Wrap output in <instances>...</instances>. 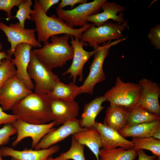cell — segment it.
Masks as SVG:
<instances>
[{"label":"cell","instance_id":"277c9868","mask_svg":"<svg viewBox=\"0 0 160 160\" xmlns=\"http://www.w3.org/2000/svg\"><path fill=\"white\" fill-rule=\"evenodd\" d=\"M126 39V38H124L113 42L109 41L102 44L101 46L97 45L93 48L96 49L94 58L90 66L88 76L82 85L80 86V94L85 93L92 95L95 85L105 79L103 65L111 47Z\"/></svg>","mask_w":160,"mask_h":160},{"label":"cell","instance_id":"6da1fadb","mask_svg":"<svg viewBox=\"0 0 160 160\" xmlns=\"http://www.w3.org/2000/svg\"><path fill=\"white\" fill-rule=\"evenodd\" d=\"M51 99L48 94L33 92L17 102L11 110L17 119L34 124L53 121Z\"/></svg>","mask_w":160,"mask_h":160},{"label":"cell","instance_id":"3957f363","mask_svg":"<svg viewBox=\"0 0 160 160\" xmlns=\"http://www.w3.org/2000/svg\"><path fill=\"white\" fill-rule=\"evenodd\" d=\"M70 37L71 36L66 34L52 36L51 42H46L41 48L33 49L32 51L38 58L50 68L62 67L73 58V49L68 43Z\"/></svg>","mask_w":160,"mask_h":160},{"label":"cell","instance_id":"7402d4cb","mask_svg":"<svg viewBox=\"0 0 160 160\" xmlns=\"http://www.w3.org/2000/svg\"><path fill=\"white\" fill-rule=\"evenodd\" d=\"M106 101L103 96H98L85 104L81 118L80 119L81 127L88 128L93 126L96 117L105 108L102 105Z\"/></svg>","mask_w":160,"mask_h":160},{"label":"cell","instance_id":"ab89813d","mask_svg":"<svg viewBox=\"0 0 160 160\" xmlns=\"http://www.w3.org/2000/svg\"><path fill=\"white\" fill-rule=\"evenodd\" d=\"M47 160H62L61 159L59 156H58L56 158H53L51 156H49L48 158L47 159Z\"/></svg>","mask_w":160,"mask_h":160},{"label":"cell","instance_id":"8d00e7d4","mask_svg":"<svg viewBox=\"0 0 160 160\" xmlns=\"http://www.w3.org/2000/svg\"><path fill=\"white\" fill-rule=\"evenodd\" d=\"M137 152L138 160H155L156 158L154 155L150 156L146 154L143 149L138 150Z\"/></svg>","mask_w":160,"mask_h":160},{"label":"cell","instance_id":"d6986e66","mask_svg":"<svg viewBox=\"0 0 160 160\" xmlns=\"http://www.w3.org/2000/svg\"><path fill=\"white\" fill-rule=\"evenodd\" d=\"M103 12L88 17L87 22L92 23L96 26L102 25L108 20L111 19L119 24L123 23L125 21L122 12L126 8L115 2L106 1L102 5Z\"/></svg>","mask_w":160,"mask_h":160},{"label":"cell","instance_id":"60d3db41","mask_svg":"<svg viewBox=\"0 0 160 160\" xmlns=\"http://www.w3.org/2000/svg\"><path fill=\"white\" fill-rule=\"evenodd\" d=\"M3 49V46L2 43L1 42H0V50H2Z\"/></svg>","mask_w":160,"mask_h":160},{"label":"cell","instance_id":"484cf974","mask_svg":"<svg viewBox=\"0 0 160 160\" xmlns=\"http://www.w3.org/2000/svg\"><path fill=\"white\" fill-rule=\"evenodd\" d=\"M159 120H160V116L151 113L136 105L130 110L128 123L125 127H130Z\"/></svg>","mask_w":160,"mask_h":160},{"label":"cell","instance_id":"8992f818","mask_svg":"<svg viewBox=\"0 0 160 160\" xmlns=\"http://www.w3.org/2000/svg\"><path fill=\"white\" fill-rule=\"evenodd\" d=\"M27 71L30 79L34 81L36 93L49 94L60 81L58 76L38 58L32 50Z\"/></svg>","mask_w":160,"mask_h":160},{"label":"cell","instance_id":"f35d334b","mask_svg":"<svg viewBox=\"0 0 160 160\" xmlns=\"http://www.w3.org/2000/svg\"><path fill=\"white\" fill-rule=\"evenodd\" d=\"M152 137L156 139L160 140V128L158 129L154 133Z\"/></svg>","mask_w":160,"mask_h":160},{"label":"cell","instance_id":"9c48e42d","mask_svg":"<svg viewBox=\"0 0 160 160\" xmlns=\"http://www.w3.org/2000/svg\"><path fill=\"white\" fill-rule=\"evenodd\" d=\"M33 92L16 74L9 78L0 90V105L3 111L11 110L18 101Z\"/></svg>","mask_w":160,"mask_h":160},{"label":"cell","instance_id":"cb8c5ba5","mask_svg":"<svg viewBox=\"0 0 160 160\" xmlns=\"http://www.w3.org/2000/svg\"><path fill=\"white\" fill-rule=\"evenodd\" d=\"M80 94V87L75 83L72 82L66 84L60 81L48 95L52 99L73 100Z\"/></svg>","mask_w":160,"mask_h":160},{"label":"cell","instance_id":"8fae6325","mask_svg":"<svg viewBox=\"0 0 160 160\" xmlns=\"http://www.w3.org/2000/svg\"><path fill=\"white\" fill-rule=\"evenodd\" d=\"M17 130V136L12 142V145L16 146L23 140L31 138V148L33 149L47 133L55 129V123L52 121L44 124H34L17 119L12 124Z\"/></svg>","mask_w":160,"mask_h":160},{"label":"cell","instance_id":"d590c367","mask_svg":"<svg viewBox=\"0 0 160 160\" xmlns=\"http://www.w3.org/2000/svg\"><path fill=\"white\" fill-rule=\"evenodd\" d=\"M42 10L46 14L48 10L53 5L57 4L60 0H39L38 1Z\"/></svg>","mask_w":160,"mask_h":160},{"label":"cell","instance_id":"5bb4252c","mask_svg":"<svg viewBox=\"0 0 160 160\" xmlns=\"http://www.w3.org/2000/svg\"><path fill=\"white\" fill-rule=\"evenodd\" d=\"M84 128L80 127V119H76L69 121L47 133L37 145L34 149L48 148Z\"/></svg>","mask_w":160,"mask_h":160},{"label":"cell","instance_id":"ba28073f","mask_svg":"<svg viewBox=\"0 0 160 160\" xmlns=\"http://www.w3.org/2000/svg\"><path fill=\"white\" fill-rule=\"evenodd\" d=\"M106 1L94 0L81 4L70 10H64L57 7L56 11L58 17L72 26L82 27L88 24V17L98 13Z\"/></svg>","mask_w":160,"mask_h":160},{"label":"cell","instance_id":"d4e9b609","mask_svg":"<svg viewBox=\"0 0 160 160\" xmlns=\"http://www.w3.org/2000/svg\"><path fill=\"white\" fill-rule=\"evenodd\" d=\"M137 156L134 148L126 150L121 148L100 149L99 160H134Z\"/></svg>","mask_w":160,"mask_h":160},{"label":"cell","instance_id":"4fadbf2b","mask_svg":"<svg viewBox=\"0 0 160 160\" xmlns=\"http://www.w3.org/2000/svg\"><path fill=\"white\" fill-rule=\"evenodd\" d=\"M138 84L142 89L136 105L151 113L160 116L159 85L150 79L145 78L140 80Z\"/></svg>","mask_w":160,"mask_h":160},{"label":"cell","instance_id":"ffe728a7","mask_svg":"<svg viewBox=\"0 0 160 160\" xmlns=\"http://www.w3.org/2000/svg\"><path fill=\"white\" fill-rule=\"evenodd\" d=\"M130 111L121 106L110 105L106 110L103 124L119 132L127 125Z\"/></svg>","mask_w":160,"mask_h":160},{"label":"cell","instance_id":"7c38bea8","mask_svg":"<svg viewBox=\"0 0 160 160\" xmlns=\"http://www.w3.org/2000/svg\"><path fill=\"white\" fill-rule=\"evenodd\" d=\"M71 41L70 43L73 49V61L69 68L63 73L64 76L70 74L69 78H72L73 82L75 83L77 79L79 77V81L82 82L83 80V69L84 66L89 59L94 55L96 49L94 48L92 51L88 52L85 50L84 46L88 45L79 39L71 36Z\"/></svg>","mask_w":160,"mask_h":160},{"label":"cell","instance_id":"e0dca14e","mask_svg":"<svg viewBox=\"0 0 160 160\" xmlns=\"http://www.w3.org/2000/svg\"><path fill=\"white\" fill-rule=\"evenodd\" d=\"M60 150L58 145H53L44 149L33 150L24 149L22 151L15 150L9 147H2L0 153L2 157L10 156L17 160H47L49 156Z\"/></svg>","mask_w":160,"mask_h":160},{"label":"cell","instance_id":"f1b7e54d","mask_svg":"<svg viewBox=\"0 0 160 160\" xmlns=\"http://www.w3.org/2000/svg\"><path fill=\"white\" fill-rule=\"evenodd\" d=\"M32 4L33 1L31 0H24L18 6V9L14 17L18 20L20 25L23 28H25V23L26 20H31V15L35 12L34 9L31 8Z\"/></svg>","mask_w":160,"mask_h":160},{"label":"cell","instance_id":"5b68a950","mask_svg":"<svg viewBox=\"0 0 160 160\" xmlns=\"http://www.w3.org/2000/svg\"><path fill=\"white\" fill-rule=\"evenodd\" d=\"M141 87L138 84L124 82L119 77L116 78L114 86L103 96L111 105L121 106L130 110L136 105Z\"/></svg>","mask_w":160,"mask_h":160},{"label":"cell","instance_id":"83f0119b","mask_svg":"<svg viewBox=\"0 0 160 160\" xmlns=\"http://www.w3.org/2000/svg\"><path fill=\"white\" fill-rule=\"evenodd\" d=\"M84 145L72 136L70 148L66 152L61 153L58 156L62 160H86L84 154Z\"/></svg>","mask_w":160,"mask_h":160},{"label":"cell","instance_id":"b9f144b4","mask_svg":"<svg viewBox=\"0 0 160 160\" xmlns=\"http://www.w3.org/2000/svg\"><path fill=\"white\" fill-rule=\"evenodd\" d=\"M156 160H160V156L156 157Z\"/></svg>","mask_w":160,"mask_h":160},{"label":"cell","instance_id":"603a6c76","mask_svg":"<svg viewBox=\"0 0 160 160\" xmlns=\"http://www.w3.org/2000/svg\"><path fill=\"white\" fill-rule=\"evenodd\" d=\"M160 128V120L125 127L119 133L123 137L144 138L152 137L154 133Z\"/></svg>","mask_w":160,"mask_h":160},{"label":"cell","instance_id":"9a60e30c","mask_svg":"<svg viewBox=\"0 0 160 160\" xmlns=\"http://www.w3.org/2000/svg\"><path fill=\"white\" fill-rule=\"evenodd\" d=\"M33 46L25 43L17 45L14 54V58L11 60L16 66V74L30 90L34 88V85L29 78L27 69L31 60V53Z\"/></svg>","mask_w":160,"mask_h":160},{"label":"cell","instance_id":"7a4b0ae2","mask_svg":"<svg viewBox=\"0 0 160 160\" xmlns=\"http://www.w3.org/2000/svg\"><path fill=\"white\" fill-rule=\"evenodd\" d=\"M33 7L35 12L31 15V20L35 22L37 41L40 43L48 42L50 37L61 34L70 35L80 40L82 33L91 25L88 23L83 27L74 28L55 14L48 16L44 12L37 0L35 1Z\"/></svg>","mask_w":160,"mask_h":160},{"label":"cell","instance_id":"1f68e13d","mask_svg":"<svg viewBox=\"0 0 160 160\" xmlns=\"http://www.w3.org/2000/svg\"><path fill=\"white\" fill-rule=\"evenodd\" d=\"M151 44L156 49H160V24L159 23L150 30L148 35Z\"/></svg>","mask_w":160,"mask_h":160},{"label":"cell","instance_id":"74e56055","mask_svg":"<svg viewBox=\"0 0 160 160\" xmlns=\"http://www.w3.org/2000/svg\"><path fill=\"white\" fill-rule=\"evenodd\" d=\"M4 59L11 61L12 59V57L8 55L5 51L0 52V66L2 64L3 61H2V60Z\"/></svg>","mask_w":160,"mask_h":160},{"label":"cell","instance_id":"30bf717a","mask_svg":"<svg viewBox=\"0 0 160 160\" xmlns=\"http://www.w3.org/2000/svg\"><path fill=\"white\" fill-rule=\"evenodd\" d=\"M0 29L5 33L7 41L10 44V48L7 51V55L10 56L14 55L16 46L20 43L28 44L35 47L41 48L42 47L35 38L36 29L23 28L19 23L8 26L0 22Z\"/></svg>","mask_w":160,"mask_h":160},{"label":"cell","instance_id":"836d02e7","mask_svg":"<svg viewBox=\"0 0 160 160\" xmlns=\"http://www.w3.org/2000/svg\"><path fill=\"white\" fill-rule=\"evenodd\" d=\"M17 119V117L14 114H8L4 112L0 106V127L2 124H12Z\"/></svg>","mask_w":160,"mask_h":160},{"label":"cell","instance_id":"d6a6232c","mask_svg":"<svg viewBox=\"0 0 160 160\" xmlns=\"http://www.w3.org/2000/svg\"><path fill=\"white\" fill-rule=\"evenodd\" d=\"M24 0H0V10L7 13L8 20L12 18L11 10L15 6H18Z\"/></svg>","mask_w":160,"mask_h":160},{"label":"cell","instance_id":"e575fe53","mask_svg":"<svg viewBox=\"0 0 160 160\" xmlns=\"http://www.w3.org/2000/svg\"><path fill=\"white\" fill-rule=\"evenodd\" d=\"M87 0H62L58 5V7L63 9L65 7L70 6L73 9L74 6L77 4H84L87 3Z\"/></svg>","mask_w":160,"mask_h":160},{"label":"cell","instance_id":"44dd1931","mask_svg":"<svg viewBox=\"0 0 160 160\" xmlns=\"http://www.w3.org/2000/svg\"><path fill=\"white\" fill-rule=\"evenodd\" d=\"M72 136L80 143L87 146L95 155L97 160H99V153L102 148L101 138L98 130L95 127L85 128Z\"/></svg>","mask_w":160,"mask_h":160},{"label":"cell","instance_id":"ac0fdd59","mask_svg":"<svg viewBox=\"0 0 160 160\" xmlns=\"http://www.w3.org/2000/svg\"><path fill=\"white\" fill-rule=\"evenodd\" d=\"M93 126L97 129L100 133L102 148L109 149L117 147L126 150L133 148L132 141L126 139L115 130L97 121H95Z\"/></svg>","mask_w":160,"mask_h":160},{"label":"cell","instance_id":"52a82bcc","mask_svg":"<svg viewBox=\"0 0 160 160\" xmlns=\"http://www.w3.org/2000/svg\"><path fill=\"white\" fill-rule=\"evenodd\" d=\"M128 23L127 20L122 24L107 22L96 27L92 23L89 29L82 33L80 40L87 42L90 47L93 48L107 41L123 39L125 37L122 32L127 26Z\"/></svg>","mask_w":160,"mask_h":160},{"label":"cell","instance_id":"2e32d148","mask_svg":"<svg viewBox=\"0 0 160 160\" xmlns=\"http://www.w3.org/2000/svg\"><path fill=\"white\" fill-rule=\"evenodd\" d=\"M51 108L55 126L77 119L79 115V104L75 100L51 99Z\"/></svg>","mask_w":160,"mask_h":160},{"label":"cell","instance_id":"4316f807","mask_svg":"<svg viewBox=\"0 0 160 160\" xmlns=\"http://www.w3.org/2000/svg\"><path fill=\"white\" fill-rule=\"evenodd\" d=\"M132 142L134 145L133 148L137 151L145 149L151 151L156 157L160 156V140L152 137H133Z\"/></svg>","mask_w":160,"mask_h":160},{"label":"cell","instance_id":"f546056e","mask_svg":"<svg viewBox=\"0 0 160 160\" xmlns=\"http://www.w3.org/2000/svg\"><path fill=\"white\" fill-rule=\"evenodd\" d=\"M16 69L11 60L5 59L0 66V90L6 81L16 74Z\"/></svg>","mask_w":160,"mask_h":160},{"label":"cell","instance_id":"7bdbcfd3","mask_svg":"<svg viewBox=\"0 0 160 160\" xmlns=\"http://www.w3.org/2000/svg\"><path fill=\"white\" fill-rule=\"evenodd\" d=\"M11 160H17L16 159L12 158Z\"/></svg>","mask_w":160,"mask_h":160},{"label":"cell","instance_id":"4dcf8cb0","mask_svg":"<svg viewBox=\"0 0 160 160\" xmlns=\"http://www.w3.org/2000/svg\"><path fill=\"white\" fill-rule=\"evenodd\" d=\"M17 133V130L12 124L4 125L0 129V149L1 145L9 142L11 136ZM0 160H3L0 153Z\"/></svg>","mask_w":160,"mask_h":160}]
</instances>
